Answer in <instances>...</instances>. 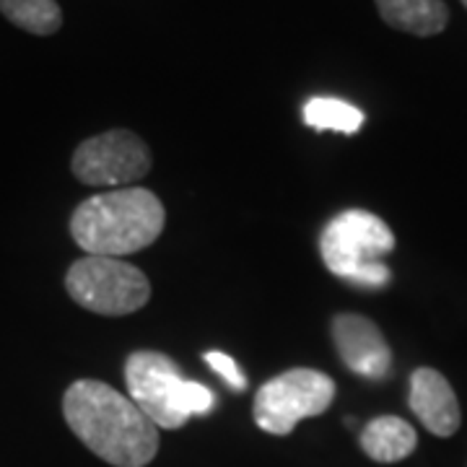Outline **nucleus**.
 I'll use <instances>...</instances> for the list:
<instances>
[{
  "mask_svg": "<svg viewBox=\"0 0 467 467\" xmlns=\"http://www.w3.org/2000/svg\"><path fill=\"white\" fill-rule=\"evenodd\" d=\"M335 400V382L317 368H288L254 395V423L273 436H288L304 418L322 416Z\"/></svg>",
  "mask_w": 467,
  "mask_h": 467,
  "instance_id": "nucleus-5",
  "label": "nucleus"
},
{
  "mask_svg": "<svg viewBox=\"0 0 467 467\" xmlns=\"http://www.w3.org/2000/svg\"><path fill=\"white\" fill-rule=\"evenodd\" d=\"M66 288L70 299L101 317H125L143 309L150 299V284L143 270L119 257L86 254L67 267Z\"/></svg>",
  "mask_w": 467,
  "mask_h": 467,
  "instance_id": "nucleus-4",
  "label": "nucleus"
},
{
  "mask_svg": "<svg viewBox=\"0 0 467 467\" xmlns=\"http://www.w3.org/2000/svg\"><path fill=\"white\" fill-rule=\"evenodd\" d=\"M395 250V234L382 218L350 208L327 221L319 234V254L327 270L361 288H384L392 273L384 257Z\"/></svg>",
  "mask_w": 467,
  "mask_h": 467,
  "instance_id": "nucleus-3",
  "label": "nucleus"
},
{
  "mask_svg": "<svg viewBox=\"0 0 467 467\" xmlns=\"http://www.w3.org/2000/svg\"><path fill=\"white\" fill-rule=\"evenodd\" d=\"M408 405L416 413V418L431 431L434 436L457 434L462 413H460V402L447 382L444 374H439L436 368L420 367L410 374V392H408Z\"/></svg>",
  "mask_w": 467,
  "mask_h": 467,
  "instance_id": "nucleus-9",
  "label": "nucleus"
},
{
  "mask_svg": "<svg viewBox=\"0 0 467 467\" xmlns=\"http://www.w3.org/2000/svg\"><path fill=\"white\" fill-rule=\"evenodd\" d=\"M462 5H465V8H467V0H462Z\"/></svg>",
  "mask_w": 467,
  "mask_h": 467,
  "instance_id": "nucleus-16",
  "label": "nucleus"
},
{
  "mask_svg": "<svg viewBox=\"0 0 467 467\" xmlns=\"http://www.w3.org/2000/svg\"><path fill=\"white\" fill-rule=\"evenodd\" d=\"M153 167L149 143L133 130H107L86 138L70 159L78 182L88 187H133Z\"/></svg>",
  "mask_w": 467,
  "mask_h": 467,
  "instance_id": "nucleus-6",
  "label": "nucleus"
},
{
  "mask_svg": "<svg viewBox=\"0 0 467 467\" xmlns=\"http://www.w3.org/2000/svg\"><path fill=\"white\" fill-rule=\"evenodd\" d=\"M67 429L107 465L146 467L159 451V429L130 398L99 379H78L63 395Z\"/></svg>",
  "mask_w": 467,
  "mask_h": 467,
  "instance_id": "nucleus-1",
  "label": "nucleus"
},
{
  "mask_svg": "<svg viewBox=\"0 0 467 467\" xmlns=\"http://www.w3.org/2000/svg\"><path fill=\"white\" fill-rule=\"evenodd\" d=\"M128 398L156 423V429L177 431L190 420L182 408L184 377L161 350H135L125 361Z\"/></svg>",
  "mask_w": 467,
  "mask_h": 467,
  "instance_id": "nucleus-7",
  "label": "nucleus"
},
{
  "mask_svg": "<svg viewBox=\"0 0 467 467\" xmlns=\"http://www.w3.org/2000/svg\"><path fill=\"white\" fill-rule=\"evenodd\" d=\"M167 223L164 202L146 187H122L84 201L70 216V236L88 254L122 257L150 247Z\"/></svg>",
  "mask_w": 467,
  "mask_h": 467,
  "instance_id": "nucleus-2",
  "label": "nucleus"
},
{
  "mask_svg": "<svg viewBox=\"0 0 467 467\" xmlns=\"http://www.w3.org/2000/svg\"><path fill=\"white\" fill-rule=\"evenodd\" d=\"M364 112L343 99H309L304 104V122L315 130H335V133L353 135L364 125Z\"/></svg>",
  "mask_w": 467,
  "mask_h": 467,
  "instance_id": "nucleus-13",
  "label": "nucleus"
},
{
  "mask_svg": "<svg viewBox=\"0 0 467 467\" xmlns=\"http://www.w3.org/2000/svg\"><path fill=\"white\" fill-rule=\"evenodd\" d=\"M213 405H216V398H213V392L201 382H190V379H184L182 387V408L187 416H205V413H211L213 410Z\"/></svg>",
  "mask_w": 467,
  "mask_h": 467,
  "instance_id": "nucleus-14",
  "label": "nucleus"
},
{
  "mask_svg": "<svg viewBox=\"0 0 467 467\" xmlns=\"http://www.w3.org/2000/svg\"><path fill=\"white\" fill-rule=\"evenodd\" d=\"M368 460L392 465L410 457L418 447L416 429L398 416H379L368 420L358 439Z\"/></svg>",
  "mask_w": 467,
  "mask_h": 467,
  "instance_id": "nucleus-10",
  "label": "nucleus"
},
{
  "mask_svg": "<svg viewBox=\"0 0 467 467\" xmlns=\"http://www.w3.org/2000/svg\"><path fill=\"white\" fill-rule=\"evenodd\" d=\"M205 361H208V367L213 368L218 377H223V382L229 384V387H234V389H247V379H244L242 368H239V364L234 361L232 356H226L221 350H208L205 353Z\"/></svg>",
  "mask_w": 467,
  "mask_h": 467,
  "instance_id": "nucleus-15",
  "label": "nucleus"
},
{
  "mask_svg": "<svg viewBox=\"0 0 467 467\" xmlns=\"http://www.w3.org/2000/svg\"><path fill=\"white\" fill-rule=\"evenodd\" d=\"M0 14L14 26L36 36H50L63 26L57 0H0Z\"/></svg>",
  "mask_w": 467,
  "mask_h": 467,
  "instance_id": "nucleus-12",
  "label": "nucleus"
},
{
  "mask_svg": "<svg viewBox=\"0 0 467 467\" xmlns=\"http://www.w3.org/2000/svg\"><path fill=\"white\" fill-rule=\"evenodd\" d=\"M333 343L340 361L358 377L382 379L392 367V350L384 340L382 330L364 315H335Z\"/></svg>",
  "mask_w": 467,
  "mask_h": 467,
  "instance_id": "nucleus-8",
  "label": "nucleus"
},
{
  "mask_svg": "<svg viewBox=\"0 0 467 467\" xmlns=\"http://www.w3.org/2000/svg\"><path fill=\"white\" fill-rule=\"evenodd\" d=\"M387 26L416 36H434L447 29L450 8L444 0H374Z\"/></svg>",
  "mask_w": 467,
  "mask_h": 467,
  "instance_id": "nucleus-11",
  "label": "nucleus"
}]
</instances>
